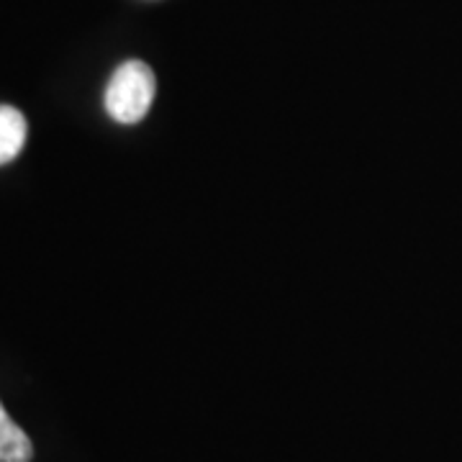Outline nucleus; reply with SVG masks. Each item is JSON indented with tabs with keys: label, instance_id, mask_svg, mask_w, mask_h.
I'll use <instances>...</instances> for the list:
<instances>
[{
	"label": "nucleus",
	"instance_id": "nucleus-1",
	"mask_svg": "<svg viewBox=\"0 0 462 462\" xmlns=\"http://www.w3.org/2000/svg\"><path fill=\"white\" fill-rule=\"evenodd\" d=\"M154 90H157V80L152 67L139 60H129L108 80L103 103L108 116L118 124H139L152 108Z\"/></svg>",
	"mask_w": 462,
	"mask_h": 462
},
{
	"label": "nucleus",
	"instance_id": "nucleus-2",
	"mask_svg": "<svg viewBox=\"0 0 462 462\" xmlns=\"http://www.w3.org/2000/svg\"><path fill=\"white\" fill-rule=\"evenodd\" d=\"M29 124L14 106H0V167L14 162L26 144Z\"/></svg>",
	"mask_w": 462,
	"mask_h": 462
},
{
	"label": "nucleus",
	"instance_id": "nucleus-3",
	"mask_svg": "<svg viewBox=\"0 0 462 462\" xmlns=\"http://www.w3.org/2000/svg\"><path fill=\"white\" fill-rule=\"evenodd\" d=\"M33 447L29 434L8 416L0 403V462H32Z\"/></svg>",
	"mask_w": 462,
	"mask_h": 462
}]
</instances>
